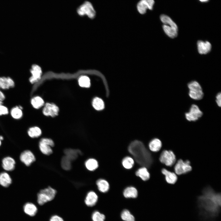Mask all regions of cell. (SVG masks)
<instances>
[{
    "label": "cell",
    "instance_id": "1",
    "mask_svg": "<svg viewBox=\"0 0 221 221\" xmlns=\"http://www.w3.org/2000/svg\"><path fill=\"white\" fill-rule=\"evenodd\" d=\"M199 216L204 221H213L219 216L220 211V193L208 187L197 198Z\"/></svg>",
    "mask_w": 221,
    "mask_h": 221
},
{
    "label": "cell",
    "instance_id": "2",
    "mask_svg": "<svg viewBox=\"0 0 221 221\" xmlns=\"http://www.w3.org/2000/svg\"><path fill=\"white\" fill-rule=\"evenodd\" d=\"M128 150L140 165L149 167L151 165L153 159L151 154L141 142L137 140L133 142L129 145Z\"/></svg>",
    "mask_w": 221,
    "mask_h": 221
},
{
    "label": "cell",
    "instance_id": "3",
    "mask_svg": "<svg viewBox=\"0 0 221 221\" xmlns=\"http://www.w3.org/2000/svg\"><path fill=\"white\" fill-rule=\"evenodd\" d=\"M57 193V191L52 187L48 186L41 190L37 194V202L42 205L53 200Z\"/></svg>",
    "mask_w": 221,
    "mask_h": 221
},
{
    "label": "cell",
    "instance_id": "4",
    "mask_svg": "<svg viewBox=\"0 0 221 221\" xmlns=\"http://www.w3.org/2000/svg\"><path fill=\"white\" fill-rule=\"evenodd\" d=\"M77 12L79 15H87L91 18H93L95 15V11L92 4L88 1H85L77 9Z\"/></svg>",
    "mask_w": 221,
    "mask_h": 221
},
{
    "label": "cell",
    "instance_id": "5",
    "mask_svg": "<svg viewBox=\"0 0 221 221\" xmlns=\"http://www.w3.org/2000/svg\"><path fill=\"white\" fill-rule=\"evenodd\" d=\"M159 160L161 163L166 166H171L176 162V157L172 151L164 150L161 153Z\"/></svg>",
    "mask_w": 221,
    "mask_h": 221
},
{
    "label": "cell",
    "instance_id": "6",
    "mask_svg": "<svg viewBox=\"0 0 221 221\" xmlns=\"http://www.w3.org/2000/svg\"><path fill=\"white\" fill-rule=\"evenodd\" d=\"M192 169L190 162L188 160L184 161L180 159L177 161L174 167L175 173L178 175L186 173Z\"/></svg>",
    "mask_w": 221,
    "mask_h": 221
},
{
    "label": "cell",
    "instance_id": "7",
    "mask_svg": "<svg viewBox=\"0 0 221 221\" xmlns=\"http://www.w3.org/2000/svg\"><path fill=\"white\" fill-rule=\"evenodd\" d=\"M203 113L199 107L196 104H192L189 111L185 114V117L189 121H195L201 117Z\"/></svg>",
    "mask_w": 221,
    "mask_h": 221
},
{
    "label": "cell",
    "instance_id": "8",
    "mask_svg": "<svg viewBox=\"0 0 221 221\" xmlns=\"http://www.w3.org/2000/svg\"><path fill=\"white\" fill-rule=\"evenodd\" d=\"M20 158L21 161L26 166H30L36 161L35 155L29 150H26L22 152Z\"/></svg>",
    "mask_w": 221,
    "mask_h": 221
},
{
    "label": "cell",
    "instance_id": "9",
    "mask_svg": "<svg viewBox=\"0 0 221 221\" xmlns=\"http://www.w3.org/2000/svg\"><path fill=\"white\" fill-rule=\"evenodd\" d=\"M154 3V0H141L138 3V10L140 14H144L146 12L147 9H153Z\"/></svg>",
    "mask_w": 221,
    "mask_h": 221
},
{
    "label": "cell",
    "instance_id": "10",
    "mask_svg": "<svg viewBox=\"0 0 221 221\" xmlns=\"http://www.w3.org/2000/svg\"><path fill=\"white\" fill-rule=\"evenodd\" d=\"M59 111V107L54 103H46L43 109L44 115L54 117L57 115Z\"/></svg>",
    "mask_w": 221,
    "mask_h": 221
},
{
    "label": "cell",
    "instance_id": "11",
    "mask_svg": "<svg viewBox=\"0 0 221 221\" xmlns=\"http://www.w3.org/2000/svg\"><path fill=\"white\" fill-rule=\"evenodd\" d=\"M32 76L29 79V81L31 83H36L41 79L42 71L41 68L36 64L33 65L30 70Z\"/></svg>",
    "mask_w": 221,
    "mask_h": 221
},
{
    "label": "cell",
    "instance_id": "12",
    "mask_svg": "<svg viewBox=\"0 0 221 221\" xmlns=\"http://www.w3.org/2000/svg\"><path fill=\"white\" fill-rule=\"evenodd\" d=\"M64 155L68 157L71 161H76L79 156L82 155L81 150L78 149L71 148H66L64 150Z\"/></svg>",
    "mask_w": 221,
    "mask_h": 221
},
{
    "label": "cell",
    "instance_id": "13",
    "mask_svg": "<svg viewBox=\"0 0 221 221\" xmlns=\"http://www.w3.org/2000/svg\"><path fill=\"white\" fill-rule=\"evenodd\" d=\"M98 196L93 191L88 192L84 200L85 204L88 207H91L95 205L98 200Z\"/></svg>",
    "mask_w": 221,
    "mask_h": 221
},
{
    "label": "cell",
    "instance_id": "14",
    "mask_svg": "<svg viewBox=\"0 0 221 221\" xmlns=\"http://www.w3.org/2000/svg\"><path fill=\"white\" fill-rule=\"evenodd\" d=\"M197 49L199 53L205 54L208 53L211 50V45L208 41H199L197 43Z\"/></svg>",
    "mask_w": 221,
    "mask_h": 221
},
{
    "label": "cell",
    "instance_id": "15",
    "mask_svg": "<svg viewBox=\"0 0 221 221\" xmlns=\"http://www.w3.org/2000/svg\"><path fill=\"white\" fill-rule=\"evenodd\" d=\"M15 161L14 160L10 157H4L2 161V165L3 169L6 171H12L15 168Z\"/></svg>",
    "mask_w": 221,
    "mask_h": 221
},
{
    "label": "cell",
    "instance_id": "16",
    "mask_svg": "<svg viewBox=\"0 0 221 221\" xmlns=\"http://www.w3.org/2000/svg\"><path fill=\"white\" fill-rule=\"evenodd\" d=\"M161 172L165 175V180L168 183L173 184L177 181V177L175 173L168 171L165 168L162 169Z\"/></svg>",
    "mask_w": 221,
    "mask_h": 221
},
{
    "label": "cell",
    "instance_id": "17",
    "mask_svg": "<svg viewBox=\"0 0 221 221\" xmlns=\"http://www.w3.org/2000/svg\"><path fill=\"white\" fill-rule=\"evenodd\" d=\"M14 86V83L10 77H0V88L7 89Z\"/></svg>",
    "mask_w": 221,
    "mask_h": 221
},
{
    "label": "cell",
    "instance_id": "18",
    "mask_svg": "<svg viewBox=\"0 0 221 221\" xmlns=\"http://www.w3.org/2000/svg\"><path fill=\"white\" fill-rule=\"evenodd\" d=\"M24 212L27 215L33 216L37 213V209L36 206L31 203H26L23 207Z\"/></svg>",
    "mask_w": 221,
    "mask_h": 221
},
{
    "label": "cell",
    "instance_id": "19",
    "mask_svg": "<svg viewBox=\"0 0 221 221\" xmlns=\"http://www.w3.org/2000/svg\"><path fill=\"white\" fill-rule=\"evenodd\" d=\"M84 166L87 169L90 171L95 170L99 167L98 161L94 158H89L86 160Z\"/></svg>",
    "mask_w": 221,
    "mask_h": 221
},
{
    "label": "cell",
    "instance_id": "20",
    "mask_svg": "<svg viewBox=\"0 0 221 221\" xmlns=\"http://www.w3.org/2000/svg\"><path fill=\"white\" fill-rule=\"evenodd\" d=\"M12 179L7 173L2 172L0 173V184L3 187H7L12 183Z\"/></svg>",
    "mask_w": 221,
    "mask_h": 221
},
{
    "label": "cell",
    "instance_id": "21",
    "mask_svg": "<svg viewBox=\"0 0 221 221\" xmlns=\"http://www.w3.org/2000/svg\"><path fill=\"white\" fill-rule=\"evenodd\" d=\"M189 91L196 94L204 93L201 86L199 83L196 81H192L188 85Z\"/></svg>",
    "mask_w": 221,
    "mask_h": 221
},
{
    "label": "cell",
    "instance_id": "22",
    "mask_svg": "<svg viewBox=\"0 0 221 221\" xmlns=\"http://www.w3.org/2000/svg\"><path fill=\"white\" fill-rule=\"evenodd\" d=\"M96 184L99 191L105 193L108 191L109 188V184L106 180L100 179L97 180Z\"/></svg>",
    "mask_w": 221,
    "mask_h": 221
},
{
    "label": "cell",
    "instance_id": "23",
    "mask_svg": "<svg viewBox=\"0 0 221 221\" xmlns=\"http://www.w3.org/2000/svg\"><path fill=\"white\" fill-rule=\"evenodd\" d=\"M123 194L126 198H136L138 195L137 189L133 187H129L126 188L123 191Z\"/></svg>",
    "mask_w": 221,
    "mask_h": 221
},
{
    "label": "cell",
    "instance_id": "24",
    "mask_svg": "<svg viewBox=\"0 0 221 221\" xmlns=\"http://www.w3.org/2000/svg\"><path fill=\"white\" fill-rule=\"evenodd\" d=\"M135 174L145 181L148 180L150 177V174L147 169L144 167L139 169L136 172Z\"/></svg>",
    "mask_w": 221,
    "mask_h": 221
},
{
    "label": "cell",
    "instance_id": "25",
    "mask_svg": "<svg viewBox=\"0 0 221 221\" xmlns=\"http://www.w3.org/2000/svg\"><path fill=\"white\" fill-rule=\"evenodd\" d=\"M162 27L165 33L169 37L171 38H174L177 36L178 29L170 25L164 24Z\"/></svg>",
    "mask_w": 221,
    "mask_h": 221
},
{
    "label": "cell",
    "instance_id": "26",
    "mask_svg": "<svg viewBox=\"0 0 221 221\" xmlns=\"http://www.w3.org/2000/svg\"><path fill=\"white\" fill-rule=\"evenodd\" d=\"M162 142L161 140L157 138H154L149 143V147L150 150L152 152L158 151L162 147Z\"/></svg>",
    "mask_w": 221,
    "mask_h": 221
},
{
    "label": "cell",
    "instance_id": "27",
    "mask_svg": "<svg viewBox=\"0 0 221 221\" xmlns=\"http://www.w3.org/2000/svg\"><path fill=\"white\" fill-rule=\"evenodd\" d=\"M60 165L62 169L66 171L71 170L72 167V161L64 155L61 157Z\"/></svg>",
    "mask_w": 221,
    "mask_h": 221
},
{
    "label": "cell",
    "instance_id": "28",
    "mask_svg": "<svg viewBox=\"0 0 221 221\" xmlns=\"http://www.w3.org/2000/svg\"><path fill=\"white\" fill-rule=\"evenodd\" d=\"M39 147L41 153L45 155L49 156L53 153L52 147L40 141L39 142Z\"/></svg>",
    "mask_w": 221,
    "mask_h": 221
},
{
    "label": "cell",
    "instance_id": "29",
    "mask_svg": "<svg viewBox=\"0 0 221 221\" xmlns=\"http://www.w3.org/2000/svg\"><path fill=\"white\" fill-rule=\"evenodd\" d=\"M31 103L34 108L38 109L43 106L45 103L41 97L39 96H36L31 99Z\"/></svg>",
    "mask_w": 221,
    "mask_h": 221
},
{
    "label": "cell",
    "instance_id": "30",
    "mask_svg": "<svg viewBox=\"0 0 221 221\" xmlns=\"http://www.w3.org/2000/svg\"><path fill=\"white\" fill-rule=\"evenodd\" d=\"M22 109V107L20 106H16L12 108L10 111V114L12 117L16 119L21 118L23 115Z\"/></svg>",
    "mask_w": 221,
    "mask_h": 221
},
{
    "label": "cell",
    "instance_id": "31",
    "mask_svg": "<svg viewBox=\"0 0 221 221\" xmlns=\"http://www.w3.org/2000/svg\"><path fill=\"white\" fill-rule=\"evenodd\" d=\"M29 136L31 138H37L42 134L41 129L38 127L33 126L30 128L28 131Z\"/></svg>",
    "mask_w": 221,
    "mask_h": 221
},
{
    "label": "cell",
    "instance_id": "32",
    "mask_svg": "<svg viewBox=\"0 0 221 221\" xmlns=\"http://www.w3.org/2000/svg\"><path fill=\"white\" fill-rule=\"evenodd\" d=\"M93 108L97 110H103L104 108V104L103 100L98 97L94 98L92 102Z\"/></svg>",
    "mask_w": 221,
    "mask_h": 221
},
{
    "label": "cell",
    "instance_id": "33",
    "mask_svg": "<svg viewBox=\"0 0 221 221\" xmlns=\"http://www.w3.org/2000/svg\"><path fill=\"white\" fill-rule=\"evenodd\" d=\"M160 18L161 21L164 25H170L174 28L178 29L176 24L169 16L165 14H162L161 15Z\"/></svg>",
    "mask_w": 221,
    "mask_h": 221
},
{
    "label": "cell",
    "instance_id": "34",
    "mask_svg": "<svg viewBox=\"0 0 221 221\" xmlns=\"http://www.w3.org/2000/svg\"><path fill=\"white\" fill-rule=\"evenodd\" d=\"M78 83L81 87L88 88L91 85L90 80L88 76H82L78 79Z\"/></svg>",
    "mask_w": 221,
    "mask_h": 221
},
{
    "label": "cell",
    "instance_id": "35",
    "mask_svg": "<svg viewBox=\"0 0 221 221\" xmlns=\"http://www.w3.org/2000/svg\"><path fill=\"white\" fill-rule=\"evenodd\" d=\"M122 162L123 167L127 169H130L132 168L134 164L133 159L128 156L124 158Z\"/></svg>",
    "mask_w": 221,
    "mask_h": 221
},
{
    "label": "cell",
    "instance_id": "36",
    "mask_svg": "<svg viewBox=\"0 0 221 221\" xmlns=\"http://www.w3.org/2000/svg\"><path fill=\"white\" fill-rule=\"evenodd\" d=\"M122 219L125 221H135V218L127 210H123L121 214Z\"/></svg>",
    "mask_w": 221,
    "mask_h": 221
},
{
    "label": "cell",
    "instance_id": "37",
    "mask_svg": "<svg viewBox=\"0 0 221 221\" xmlns=\"http://www.w3.org/2000/svg\"><path fill=\"white\" fill-rule=\"evenodd\" d=\"M91 218L93 221H104L105 217L99 211H95L93 213Z\"/></svg>",
    "mask_w": 221,
    "mask_h": 221
},
{
    "label": "cell",
    "instance_id": "38",
    "mask_svg": "<svg viewBox=\"0 0 221 221\" xmlns=\"http://www.w3.org/2000/svg\"><path fill=\"white\" fill-rule=\"evenodd\" d=\"M40 141L50 146L52 148L55 145L54 142L50 138H43L40 140Z\"/></svg>",
    "mask_w": 221,
    "mask_h": 221
},
{
    "label": "cell",
    "instance_id": "39",
    "mask_svg": "<svg viewBox=\"0 0 221 221\" xmlns=\"http://www.w3.org/2000/svg\"><path fill=\"white\" fill-rule=\"evenodd\" d=\"M9 113L8 108L2 105H0V116L7 114Z\"/></svg>",
    "mask_w": 221,
    "mask_h": 221
},
{
    "label": "cell",
    "instance_id": "40",
    "mask_svg": "<svg viewBox=\"0 0 221 221\" xmlns=\"http://www.w3.org/2000/svg\"><path fill=\"white\" fill-rule=\"evenodd\" d=\"M49 221H64L60 216L55 215L52 216L50 218Z\"/></svg>",
    "mask_w": 221,
    "mask_h": 221
},
{
    "label": "cell",
    "instance_id": "41",
    "mask_svg": "<svg viewBox=\"0 0 221 221\" xmlns=\"http://www.w3.org/2000/svg\"><path fill=\"white\" fill-rule=\"evenodd\" d=\"M216 101L218 106L220 107L221 106V93H218L216 96Z\"/></svg>",
    "mask_w": 221,
    "mask_h": 221
},
{
    "label": "cell",
    "instance_id": "42",
    "mask_svg": "<svg viewBox=\"0 0 221 221\" xmlns=\"http://www.w3.org/2000/svg\"><path fill=\"white\" fill-rule=\"evenodd\" d=\"M5 98V95L3 93L0 91V101H3Z\"/></svg>",
    "mask_w": 221,
    "mask_h": 221
},
{
    "label": "cell",
    "instance_id": "43",
    "mask_svg": "<svg viewBox=\"0 0 221 221\" xmlns=\"http://www.w3.org/2000/svg\"><path fill=\"white\" fill-rule=\"evenodd\" d=\"M201 2H206L208 1L209 0H199Z\"/></svg>",
    "mask_w": 221,
    "mask_h": 221
},
{
    "label": "cell",
    "instance_id": "44",
    "mask_svg": "<svg viewBox=\"0 0 221 221\" xmlns=\"http://www.w3.org/2000/svg\"><path fill=\"white\" fill-rule=\"evenodd\" d=\"M3 139V138L2 136H0V140H2Z\"/></svg>",
    "mask_w": 221,
    "mask_h": 221
},
{
    "label": "cell",
    "instance_id": "45",
    "mask_svg": "<svg viewBox=\"0 0 221 221\" xmlns=\"http://www.w3.org/2000/svg\"><path fill=\"white\" fill-rule=\"evenodd\" d=\"M2 104H3L2 102L0 101V105H2Z\"/></svg>",
    "mask_w": 221,
    "mask_h": 221
},
{
    "label": "cell",
    "instance_id": "46",
    "mask_svg": "<svg viewBox=\"0 0 221 221\" xmlns=\"http://www.w3.org/2000/svg\"><path fill=\"white\" fill-rule=\"evenodd\" d=\"M1 140H0V146L1 145Z\"/></svg>",
    "mask_w": 221,
    "mask_h": 221
}]
</instances>
